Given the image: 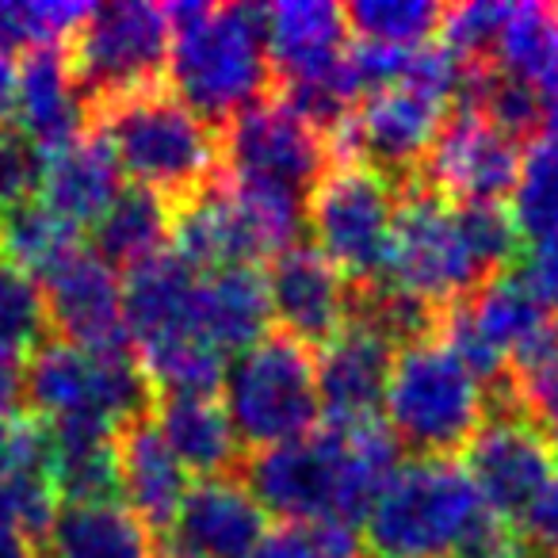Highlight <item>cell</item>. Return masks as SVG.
I'll return each instance as SVG.
<instances>
[{
  "label": "cell",
  "mask_w": 558,
  "mask_h": 558,
  "mask_svg": "<svg viewBox=\"0 0 558 558\" xmlns=\"http://www.w3.org/2000/svg\"><path fill=\"white\" fill-rule=\"evenodd\" d=\"M512 218L532 241L558 230V126L539 131L520 154Z\"/></svg>",
  "instance_id": "4dcf8cb0"
},
{
  "label": "cell",
  "mask_w": 558,
  "mask_h": 558,
  "mask_svg": "<svg viewBox=\"0 0 558 558\" xmlns=\"http://www.w3.org/2000/svg\"><path fill=\"white\" fill-rule=\"evenodd\" d=\"M119 482H123L126 509L161 539L177 520L180 505L187 497V471L165 436L157 433L154 417H138L116 433Z\"/></svg>",
  "instance_id": "7402d4cb"
},
{
  "label": "cell",
  "mask_w": 558,
  "mask_h": 558,
  "mask_svg": "<svg viewBox=\"0 0 558 558\" xmlns=\"http://www.w3.org/2000/svg\"><path fill=\"white\" fill-rule=\"evenodd\" d=\"M268 62L276 85L333 70L352 47L349 20L341 4L329 0H279L264 9Z\"/></svg>",
  "instance_id": "44dd1931"
},
{
  "label": "cell",
  "mask_w": 558,
  "mask_h": 558,
  "mask_svg": "<svg viewBox=\"0 0 558 558\" xmlns=\"http://www.w3.org/2000/svg\"><path fill=\"white\" fill-rule=\"evenodd\" d=\"M16 126L43 157L62 154L65 146L88 134L93 126L88 100L73 81L62 47H39L24 54L16 88Z\"/></svg>",
  "instance_id": "d6986e66"
},
{
  "label": "cell",
  "mask_w": 558,
  "mask_h": 558,
  "mask_svg": "<svg viewBox=\"0 0 558 558\" xmlns=\"http://www.w3.org/2000/svg\"><path fill=\"white\" fill-rule=\"evenodd\" d=\"M367 558H375V555H367Z\"/></svg>",
  "instance_id": "c3c4849f"
},
{
  "label": "cell",
  "mask_w": 558,
  "mask_h": 558,
  "mask_svg": "<svg viewBox=\"0 0 558 558\" xmlns=\"http://www.w3.org/2000/svg\"><path fill=\"white\" fill-rule=\"evenodd\" d=\"M222 410L241 448L264 451L311 436L322 421L314 349L268 329L226 364Z\"/></svg>",
  "instance_id": "8992f818"
},
{
  "label": "cell",
  "mask_w": 558,
  "mask_h": 558,
  "mask_svg": "<svg viewBox=\"0 0 558 558\" xmlns=\"http://www.w3.org/2000/svg\"><path fill=\"white\" fill-rule=\"evenodd\" d=\"M555 20H558V9H555Z\"/></svg>",
  "instance_id": "7dc6e473"
},
{
  "label": "cell",
  "mask_w": 558,
  "mask_h": 558,
  "mask_svg": "<svg viewBox=\"0 0 558 558\" xmlns=\"http://www.w3.org/2000/svg\"><path fill=\"white\" fill-rule=\"evenodd\" d=\"M154 425L180 459L187 474L203 478H233L245 463L238 433L226 417L222 402L207 395H161L154 402Z\"/></svg>",
  "instance_id": "cb8c5ba5"
},
{
  "label": "cell",
  "mask_w": 558,
  "mask_h": 558,
  "mask_svg": "<svg viewBox=\"0 0 558 558\" xmlns=\"http://www.w3.org/2000/svg\"><path fill=\"white\" fill-rule=\"evenodd\" d=\"M463 459L482 505L509 524H517L520 512L539 497V489L558 471V451L520 413L486 417Z\"/></svg>",
  "instance_id": "9a60e30c"
},
{
  "label": "cell",
  "mask_w": 558,
  "mask_h": 558,
  "mask_svg": "<svg viewBox=\"0 0 558 558\" xmlns=\"http://www.w3.org/2000/svg\"><path fill=\"white\" fill-rule=\"evenodd\" d=\"M218 134H222L226 180L253 187H276V192L299 195V199H306L314 192V184L337 161L326 134L303 123L276 96L233 116L226 126H218Z\"/></svg>",
  "instance_id": "8fae6325"
},
{
  "label": "cell",
  "mask_w": 558,
  "mask_h": 558,
  "mask_svg": "<svg viewBox=\"0 0 558 558\" xmlns=\"http://www.w3.org/2000/svg\"><path fill=\"white\" fill-rule=\"evenodd\" d=\"M85 12L88 4L70 0H0V54L62 47Z\"/></svg>",
  "instance_id": "d6a6232c"
},
{
  "label": "cell",
  "mask_w": 558,
  "mask_h": 558,
  "mask_svg": "<svg viewBox=\"0 0 558 558\" xmlns=\"http://www.w3.org/2000/svg\"><path fill=\"white\" fill-rule=\"evenodd\" d=\"M253 558H367L356 527L344 524H279L264 535Z\"/></svg>",
  "instance_id": "f35d334b"
},
{
  "label": "cell",
  "mask_w": 558,
  "mask_h": 558,
  "mask_svg": "<svg viewBox=\"0 0 558 558\" xmlns=\"http://www.w3.org/2000/svg\"><path fill=\"white\" fill-rule=\"evenodd\" d=\"M527 85H532L535 100H539L547 126H558V47L550 50V58L539 65V73H535V77L527 81Z\"/></svg>",
  "instance_id": "ee69618b"
},
{
  "label": "cell",
  "mask_w": 558,
  "mask_h": 558,
  "mask_svg": "<svg viewBox=\"0 0 558 558\" xmlns=\"http://www.w3.org/2000/svg\"><path fill=\"white\" fill-rule=\"evenodd\" d=\"M24 398L43 421H100L123 428L154 413V387L134 352H85L47 337L24 364Z\"/></svg>",
  "instance_id": "ba28073f"
},
{
  "label": "cell",
  "mask_w": 558,
  "mask_h": 558,
  "mask_svg": "<svg viewBox=\"0 0 558 558\" xmlns=\"http://www.w3.org/2000/svg\"><path fill=\"white\" fill-rule=\"evenodd\" d=\"M43 558H157V535L119 505H58Z\"/></svg>",
  "instance_id": "484cf974"
},
{
  "label": "cell",
  "mask_w": 558,
  "mask_h": 558,
  "mask_svg": "<svg viewBox=\"0 0 558 558\" xmlns=\"http://www.w3.org/2000/svg\"><path fill=\"white\" fill-rule=\"evenodd\" d=\"M486 512L456 459L398 463L364 520L367 547L375 558H456Z\"/></svg>",
  "instance_id": "5b68a950"
},
{
  "label": "cell",
  "mask_w": 558,
  "mask_h": 558,
  "mask_svg": "<svg viewBox=\"0 0 558 558\" xmlns=\"http://www.w3.org/2000/svg\"><path fill=\"white\" fill-rule=\"evenodd\" d=\"M119 192H123L119 157L111 154V146L93 131V126H88L85 138L65 146L62 154L47 157L39 199H43V207H50L77 233L93 230V226L104 218V210L116 203Z\"/></svg>",
  "instance_id": "603a6c76"
},
{
  "label": "cell",
  "mask_w": 558,
  "mask_h": 558,
  "mask_svg": "<svg viewBox=\"0 0 558 558\" xmlns=\"http://www.w3.org/2000/svg\"><path fill=\"white\" fill-rule=\"evenodd\" d=\"M558 47V20L547 4H512L509 24L494 50V70L512 73L520 81H532L539 65Z\"/></svg>",
  "instance_id": "d590c367"
},
{
  "label": "cell",
  "mask_w": 558,
  "mask_h": 558,
  "mask_svg": "<svg viewBox=\"0 0 558 558\" xmlns=\"http://www.w3.org/2000/svg\"><path fill=\"white\" fill-rule=\"evenodd\" d=\"M47 295L50 337L85 352H134L123 322V283L119 271L88 241L73 245L39 276Z\"/></svg>",
  "instance_id": "5bb4252c"
},
{
  "label": "cell",
  "mask_w": 558,
  "mask_h": 558,
  "mask_svg": "<svg viewBox=\"0 0 558 558\" xmlns=\"http://www.w3.org/2000/svg\"><path fill=\"white\" fill-rule=\"evenodd\" d=\"M20 402H24V364H20V356L0 349V421L24 413Z\"/></svg>",
  "instance_id": "7bdbcfd3"
},
{
  "label": "cell",
  "mask_w": 558,
  "mask_h": 558,
  "mask_svg": "<svg viewBox=\"0 0 558 558\" xmlns=\"http://www.w3.org/2000/svg\"><path fill=\"white\" fill-rule=\"evenodd\" d=\"M268 535V512L245 482L203 478L187 489L172 527L161 535V558H253Z\"/></svg>",
  "instance_id": "e0dca14e"
},
{
  "label": "cell",
  "mask_w": 558,
  "mask_h": 558,
  "mask_svg": "<svg viewBox=\"0 0 558 558\" xmlns=\"http://www.w3.org/2000/svg\"><path fill=\"white\" fill-rule=\"evenodd\" d=\"M383 413L413 459H456L486 425V390L440 337H428L398 349Z\"/></svg>",
  "instance_id": "277c9868"
},
{
  "label": "cell",
  "mask_w": 558,
  "mask_h": 558,
  "mask_svg": "<svg viewBox=\"0 0 558 558\" xmlns=\"http://www.w3.org/2000/svg\"><path fill=\"white\" fill-rule=\"evenodd\" d=\"M395 218V180L360 161H333V169L306 195V230L314 248L349 279L352 291L390 283Z\"/></svg>",
  "instance_id": "52a82bcc"
},
{
  "label": "cell",
  "mask_w": 558,
  "mask_h": 558,
  "mask_svg": "<svg viewBox=\"0 0 558 558\" xmlns=\"http://www.w3.org/2000/svg\"><path fill=\"white\" fill-rule=\"evenodd\" d=\"M199 271L172 248L134 264L123 283V322L134 352L195 333Z\"/></svg>",
  "instance_id": "ffe728a7"
},
{
  "label": "cell",
  "mask_w": 558,
  "mask_h": 558,
  "mask_svg": "<svg viewBox=\"0 0 558 558\" xmlns=\"http://www.w3.org/2000/svg\"><path fill=\"white\" fill-rule=\"evenodd\" d=\"M172 27L169 88L207 123L268 100L276 73L268 62V32L260 4H165Z\"/></svg>",
  "instance_id": "7a4b0ae2"
},
{
  "label": "cell",
  "mask_w": 558,
  "mask_h": 558,
  "mask_svg": "<svg viewBox=\"0 0 558 558\" xmlns=\"http://www.w3.org/2000/svg\"><path fill=\"white\" fill-rule=\"evenodd\" d=\"M16 88H20V65L9 54H0V131L16 123Z\"/></svg>",
  "instance_id": "f6af8a7d"
},
{
  "label": "cell",
  "mask_w": 558,
  "mask_h": 558,
  "mask_svg": "<svg viewBox=\"0 0 558 558\" xmlns=\"http://www.w3.org/2000/svg\"><path fill=\"white\" fill-rule=\"evenodd\" d=\"M398 451L383 417L349 425L326 421L303 440L248 451L241 482L279 524L356 527L398 471Z\"/></svg>",
  "instance_id": "6da1fadb"
},
{
  "label": "cell",
  "mask_w": 558,
  "mask_h": 558,
  "mask_svg": "<svg viewBox=\"0 0 558 558\" xmlns=\"http://www.w3.org/2000/svg\"><path fill=\"white\" fill-rule=\"evenodd\" d=\"M456 222L459 233H463L466 253L478 264L486 283L494 276L512 271V264H520V256H524L520 226L512 218V210H505V203H463V207H456Z\"/></svg>",
  "instance_id": "e575fe53"
},
{
  "label": "cell",
  "mask_w": 558,
  "mask_h": 558,
  "mask_svg": "<svg viewBox=\"0 0 558 558\" xmlns=\"http://www.w3.org/2000/svg\"><path fill=\"white\" fill-rule=\"evenodd\" d=\"M271 326L268 279L256 264H230L199 276L195 299V333L218 352H245Z\"/></svg>",
  "instance_id": "d4e9b609"
},
{
  "label": "cell",
  "mask_w": 558,
  "mask_h": 558,
  "mask_svg": "<svg viewBox=\"0 0 558 558\" xmlns=\"http://www.w3.org/2000/svg\"><path fill=\"white\" fill-rule=\"evenodd\" d=\"M395 187L398 218L390 283L448 311L451 303H459V299H466L486 283L478 264L471 260V253L463 245L456 207L421 172Z\"/></svg>",
  "instance_id": "30bf717a"
},
{
  "label": "cell",
  "mask_w": 558,
  "mask_h": 558,
  "mask_svg": "<svg viewBox=\"0 0 558 558\" xmlns=\"http://www.w3.org/2000/svg\"><path fill=\"white\" fill-rule=\"evenodd\" d=\"M0 558H43V550H39V543H32L27 535L0 524Z\"/></svg>",
  "instance_id": "bcb514c9"
},
{
  "label": "cell",
  "mask_w": 558,
  "mask_h": 558,
  "mask_svg": "<svg viewBox=\"0 0 558 558\" xmlns=\"http://www.w3.org/2000/svg\"><path fill=\"white\" fill-rule=\"evenodd\" d=\"M93 131L119 157L134 184L154 187L180 207L222 177V134L169 85L116 96L88 111Z\"/></svg>",
  "instance_id": "3957f363"
},
{
  "label": "cell",
  "mask_w": 558,
  "mask_h": 558,
  "mask_svg": "<svg viewBox=\"0 0 558 558\" xmlns=\"http://www.w3.org/2000/svg\"><path fill=\"white\" fill-rule=\"evenodd\" d=\"M268 299L279 333L318 352L352 318V283L314 245H291L268 260Z\"/></svg>",
  "instance_id": "2e32d148"
},
{
  "label": "cell",
  "mask_w": 558,
  "mask_h": 558,
  "mask_svg": "<svg viewBox=\"0 0 558 558\" xmlns=\"http://www.w3.org/2000/svg\"><path fill=\"white\" fill-rule=\"evenodd\" d=\"M47 337L50 318L43 283L32 271L0 260V349L12 356H20V352L32 356Z\"/></svg>",
  "instance_id": "836d02e7"
},
{
  "label": "cell",
  "mask_w": 558,
  "mask_h": 558,
  "mask_svg": "<svg viewBox=\"0 0 558 558\" xmlns=\"http://www.w3.org/2000/svg\"><path fill=\"white\" fill-rule=\"evenodd\" d=\"M172 27L161 4L146 0H111L88 4L85 20L62 43L88 111L116 96L169 85Z\"/></svg>",
  "instance_id": "9c48e42d"
},
{
  "label": "cell",
  "mask_w": 558,
  "mask_h": 558,
  "mask_svg": "<svg viewBox=\"0 0 558 558\" xmlns=\"http://www.w3.org/2000/svg\"><path fill=\"white\" fill-rule=\"evenodd\" d=\"M509 12L512 4H494V0L451 4L440 24V47L463 65H494V50L509 24Z\"/></svg>",
  "instance_id": "8d00e7d4"
},
{
  "label": "cell",
  "mask_w": 558,
  "mask_h": 558,
  "mask_svg": "<svg viewBox=\"0 0 558 558\" xmlns=\"http://www.w3.org/2000/svg\"><path fill=\"white\" fill-rule=\"evenodd\" d=\"M43 169H47V157L27 142V134L16 123L4 126L0 131V207L39 199Z\"/></svg>",
  "instance_id": "ab89813d"
},
{
  "label": "cell",
  "mask_w": 558,
  "mask_h": 558,
  "mask_svg": "<svg viewBox=\"0 0 558 558\" xmlns=\"http://www.w3.org/2000/svg\"><path fill=\"white\" fill-rule=\"evenodd\" d=\"M395 356L398 349L379 329H372L360 318H349V326L333 341H326L314 352L322 413L337 425L379 417Z\"/></svg>",
  "instance_id": "ac0fdd59"
},
{
  "label": "cell",
  "mask_w": 558,
  "mask_h": 558,
  "mask_svg": "<svg viewBox=\"0 0 558 558\" xmlns=\"http://www.w3.org/2000/svg\"><path fill=\"white\" fill-rule=\"evenodd\" d=\"M448 4L433 0H356L344 4L349 32H356L360 43H379V47L417 50L428 47L433 35H440Z\"/></svg>",
  "instance_id": "f546056e"
},
{
  "label": "cell",
  "mask_w": 558,
  "mask_h": 558,
  "mask_svg": "<svg viewBox=\"0 0 558 558\" xmlns=\"http://www.w3.org/2000/svg\"><path fill=\"white\" fill-rule=\"evenodd\" d=\"M172 245V203L154 187L123 184L104 218L93 226V248L111 264L126 268L165 253Z\"/></svg>",
  "instance_id": "4316f807"
},
{
  "label": "cell",
  "mask_w": 558,
  "mask_h": 558,
  "mask_svg": "<svg viewBox=\"0 0 558 558\" xmlns=\"http://www.w3.org/2000/svg\"><path fill=\"white\" fill-rule=\"evenodd\" d=\"M448 111V104L413 85L375 88L352 108V116L329 138V146H333L337 161H360L379 177L402 184L421 172Z\"/></svg>",
  "instance_id": "7c38bea8"
},
{
  "label": "cell",
  "mask_w": 558,
  "mask_h": 558,
  "mask_svg": "<svg viewBox=\"0 0 558 558\" xmlns=\"http://www.w3.org/2000/svg\"><path fill=\"white\" fill-rule=\"evenodd\" d=\"M512 527L532 558H558V471Z\"/></svg>",
  "instance_id": "60d3db41"
},
{
  "label": "cell",
  "mask_w": 558,
  "mask_h": 558,
  "mask_svg": "<svg viewBox=\"0 0 558 558\" xmlns=\"http://www.w3.org/2000/svg\"><path fill=\"white\" fill-rule=\"evenodd\" d=\"M520 279L539 295V303L558 318V230L532 241L527 256H520Z\"/></svg>",
  "instance_id": "b9f144b4"
},
{
  "label": "cell",
  "mask_w": 558,
  "mask_h": 558,
  "mask_svg": "<svg viewBox=\"0 0 558 558\" xmlns=\"http://www.w3.org/2000/svg\"><path fill=\"white\" fill-rule=\"evenodd\" d=\"M73 245H81V233L65 226L50 207H43V199L0 207V260L32 271L35 279L62 260Z\"/></svg>",
  "instance_id": "83f0119b"
},
{
  "label": "cell",
  "mask_w": 558,
  "mask_h": 558,
  "mask_svg": "<svg viewBox=\"0 0 558 558\" xmlns=\"http://www.w3.org/2000/svg\"><path fill=\"white\" fill-rule=\"evenodd\" d=\"M421 177L448 203H505L517 192L520 142L478 108H451L421 165Z\"/></svg>",
  "instance_id": "4fadbf2b"
},
{
  "label": "cell",
  "mask_w": 558,
  "mask_h": 558,
  "mask_svg": "<svg viewBox=\"0 0 558 558\" xmlns=\"http://www.w3.org/2000/svg\"><path fill=\"white\" fill-rule=\"evenodd\" d=\"M54 517H58V494L47 474L0 471V524L27 535V539L43 547Z\"/></svg>",
  "instance_id": "74e56055"
},
{
  "label": "cell",
  "mask_w": 558,
  "mask_h": 558,
  "mask_svg": "<svg viewBox=\"0 0 558 558\" xmlns=\"http://www.w3.org/2000/svg\"><path fill=\"white\" fill-rule=\"evenodd\" d=\"M512 402L558 451V322L509 367Z\"/></svg>",
  "instance_id": "1f68e13d"
},
{
  "label": "cell",
  "mask_w": 558,
  "mask_h": 558,
  "mask_svg": "<svg viewBox=\"0 0 558 558\" xmlns=\"http://www.w3.org/2000/svg\"><path fill=\"white\" fill-rule=\"evenodd\" d=\"M146 372L154 395H207L215 398V390H222L226 375V356L207 344L199 333L172 337V341L149 344V349L134 352Z\"/></svg>",
  "instance_id": "f1b7e54d"
}]
</instances>
